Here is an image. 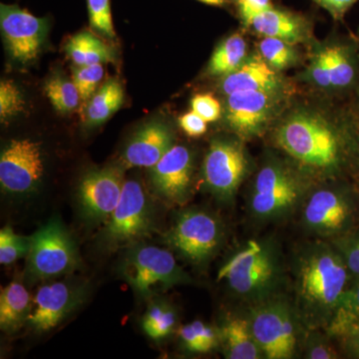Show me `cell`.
Here are the masks:
<instances>
[{
	"label": "cell",
	"mask_w": 359,
	"mask_h": 359,
	"mask_svg": "<svg viewBox=\"0 0 359 359\" xmlns=\"http://www.w3.org/2000/svg\"><path fill=\"white\" fill-rule=\"evenodd\" d=\"M349 273L342 255L330 245L313 244L302 250L295 264L294 290L297 311L306 325L327 327Z\"/></svg>",
	"instance_id": "6da1fadb"
},
{
	"label": "cell",
	"mask_w": 359,
	"mask_h": 359,
	"mask_svg": "<svg viewBox=\"0 0 359 359\" xmlns=\"http://www.w3.org/2000/svg\"><path fill=\"white\" fill-rule=\"evenodd\" d=\"M276 142L292 159L314 171L334 172L344 158L341 137L316 113L290 115L276 130Z\"/></svg>",
	"instance_id": "7a4b0ae2"
},
{
	"label": "cell",
	"mask_w": 359,
	"mask_h": 359,
	"mask_svg": "<svg viewBox=\"0 0 359 359\" xmlns=\"http://www.w3.org/2000/svg\"><path fill=\"white\" fill-rule=\"evenodd\" d=\"M282 278L280 252L269 241H250L222 266L218 273L219 280L254 304L276 295Z\"/></svg>",
	"instance_id": "3957f363"
},
{
	"label": "cell",
	"mask_w": 359,
	"mask_h": 359,
	"mask_svg": "<svg viewBox=\"0 0 359 359\" xmlns=\"http://www.w3.org/2000/svg\"><path fill=\"white\" fill-rule=\"evenodd\" d=\"M247 316L250 330L264 358H294L301 316L289 302L273 295L255 302Z\"/></svg>",
	"instance_id": "277c9868"
},
{
	"label": "cell",
	"mask_w": 359,
	"mask_h": 359,
	"mask_svg": "<svg viewBox=\"0 0 359 359\" xmlns=\"http://www.w3.org/2000/svg\"><path fill=\"white\" fill-rule=\"evenodd\" d=\"M122 276L141 297L192 282L171 252L146 245L130 248L123 263Z\"/></svg>",
	"instance_id": "5b68a950"
},
{
	"label": "cell",
	"mask_w": 359,
	"mask_h": 359,
	"mask_svg": "<svg viewBox=\"0 0 359 359\" xmlns=\"http://www.w3.org/2000/svg\"><path fill=\"white\" fill-rule=\"evenodd\" d=\"M304 184L278 163H269L259 170L250 197L252 216L262 221L285 218L301 203Z\"/></svg>",
	"instance_id": "8992f818"
},
{
	"label": "cell",
	"mask_w": 359,
	"mask_h": 359,
	"mask_svg": "<svg viewBox=\"0 0 359 359\" xmlns=\"http://www.w3.org/2000/svg\"><path fill=\"white\" fill-rule=\"evenodd\" d=\"M168 245L187 261L204 264L215 256L224 241V229L216 217L200 210L179 215L166 235Z\"/></svg>",
	"instance_id": "52a82bcc"
},
{
	"label": "cell",
	"mask_w": 359,
	"mask_h": 359,
	"mask_svg": "<svg viewBox=\"0 0 359 359\" xmlns=\"http://www.w3.org/2000/svg\"><path fill=\"white\" fill-rule=\"evenodd\" d=\"M28 271L36 280L70 273L77 266L74 241L57 219H51L30 237Z\"/></svg>",
	"instance_id": "ba28073f"
},
{
	"label": "cell",
	"mask_w": 359,
	"mask_h": 359,
	"mask_svg": "<svg viewBox=\"0 0 359 359\" xmlns=\"http://www.w3.org/2000/svg\"><path fill=\"white\" fill-rule=\"evenodd\" d=\"M153 228L152 207L143 187L133 180L125 182L121 199L104 229L106 242L113 247L133 244L150 235Z\"/></svg>",
	"instance_id": "9c48e42d"
},
{
	"label": "cell",
	"mask_w": 359,
	"mask_h": 359,
	"mask_svg": "<svg viewBox=\"0 0 359 359\" xmlns=\"http://www.w3.org/2000/svg\"><path fill=\"white\" fill-rule=\"evenodd\" d=\"M244 148L237 141L217 139L205 155L203 174L207 188L219 200L229 202L235 197L247 175Z\"/></svg>",
	"instance_id": "30bf717a"
},
{
	"label": "cell",
	"mask_w": 359,
	"mask_h": 359,
	"mask_svg": "<svg viewBox=\"0 0 359 359\" xmlns=\"http://www.w3.org/2000/svg\"><path fill=\"white\" fill-rule=\"evenodd\" d=\"M44 165L41 146L23 139L11 141L0 157V184L2 190L13 195H25L37 188Z\"/></svg>",
	"instance_id": "8fae6325"
},
{
	"label": "cell",
	"mask_w": 359,
	"mask_h": 359,
	"mask_svg": "<svg viewBox=\"0 0 359 359\" xmlns=\"http://www.w3.org/2000/svg\"><path fill=\"white\" fill-rule=\"evenodd\" d=\"M0 25L11 57L21 63L34 60L46 36L47 20L18 6H0Z\"/></svg>",
	"instance_id": "7c38bea8"
},
{
	"label": "cell",
	"mask_w": 359,
	"mask_h": 359,
	"mask_svg": "<svg viewBox=\"0 0 359 359\" xmlns=\"http://www.w3.org/2000/svg\"><path fill=\"white\" fill-rule=\"evenodd\" d=\"M353 204L337 189H320L304 203L302 221L309 231L332 237L348 228L353 219Z\"/></svg>",
	"instance_id": "4fadbf2b"
},
{
	"label": "cell",
	"mask_w": 359,
	"mask_h": 359,
	"mask_svg": "<svg viewBox=\"0 0 359 359\" xmlns=\"http://www.w3.org/2000/svg\"><path fill=\"white\" fill-rule=\"evenodd\" d=\"M124 183L117 168L93 170L85 175L78 187V201L85 218L92 222L109 219L121 199Z\"/></svg>",
	"instance_id": "5bb4252c"
},
{
	"label": "cell",
	"mask_w": 359,
	"mask_h": 359,
	"mask_svg": "<svg viewBox=\"0 0 359 359\" xmlns=\"http://www.w3.org/2000/svg\"><path fill=\"white\" fill-rule=\"evenodd\" d=\"M193 156L185 146H173L151 167V183L158 195L170 202L188 199L192 183Z\"/></svg>",
	"instance_id": "9a60e30c"
},
{
	"label": "cell",
	"mask_w": 359,
	"mask_h": 359,
	"mask_svg": "<svg viewBox=\"0 0 359 359\" xmlns=\"http://www.w3.org/2000/svg\"><path fill=\"white\" fill-rule=\"evenodd\" d=\"M273 109V92H235L226 98V122L240 136H256L264 129Z\"/></svg>",
	"instance_id": "2e32d148"
},
{
	"label": "cell",
	"mask_w": 359,
	"mask_h": 359,
	"mask_svg": "<svg viewBox=\"0 0 359 359\" xmlns=\"http://www.w3.org/2000/svg\"><path fill=\"white\" fill-rule=\"evenodd\" d=\"M80 299L79 292L68 283L42 285L35 297L27 323L35 332H48L76 308Z\"/></svg>",
	"instance_id": "e0dca14e"
},
{
	"label": "cell",
	"mask_w": 359,
	"mask_h": 359,
	"mask_svg": "<svg viewBox=\"0 0 359 359\" xmlns=\"http://www.w3.org/2000/svg\"><path fill=\"white\" fill-rule=\"evenodd\" d=\"M173 134L166 124L149 123L129 142L123 160L128 167H153L173 147Z\"/></svg>",
	"instance_id": "ac0fdd59"
},
{
	"label": "cell",
	"mask_w": 359,
	"mask_h": 359,
	"mask_svg": "<svg viewBox=\"0 0 359 359\" xmlns=\"http://www.w3.org/2000/svg\"><path fill=\"white\" fill-rule=\"evenodd\" d=\"M250 26L264 37H275L292 45L302 43L309 36V21L304 16L273 7L256 16Z\"/></svg>",
	"instance_id": "d6986e66"
},
{
	"label": "cell",
	"mask_w": 359,
	"mask_h": 359,
	"mask_svg": "<svg viewBox=\"0 0 359 359\" xmlns=\"http://www.w3.org/2000/svg\"><path fill=\"white\" fill-rule=\"evenodd\" d=\"M280 86V79L263 57H252L245 61L237 70L226 75L222 90L226 95L238 91L273 92Z\"/></svg>",
	"instance_id": "ffe728a7"
},
{
	"label": "cell",
	"mask_w": 359,
	"mask_h": 359,
	"mask_svg": "<svg viewBox=\"0 0 359 359\" xmlns=\"http://www.w3.org/2000/svg\"><path fill=\"white\" fill-rule=\"evenodd\" d=\"M218 330L219 344L224 358L229 359L264 358L257 346L248 316H229L222 321Z\"/></svg>",
	"instance_id": "44dd1931"
},
{
	"label": "cell",
	"mask_w": 359,
	"mask_h": 359,
	"mask_svg": "<svg viewBox=\"0 0 359 359\" xmlns=\"http://www.w3.org/2000/svg\"><path fill=\"white\" fill-rule=\"evenodd\" d=\"M32 299L20 283H11L0 292V327L7 332H14L27 321L32 313Z\"/></svg>",
	"instance_id": "7402d4cb"
},
{
	"label": "cell",
	"mask_w": 359,
	"mask_h": 359,
	"mask_svg": "<svg viewBox=\"0 0 359 359\" xmlns=\"http://www.w3.org/2000/svg\"><path fill=\"white\" fill-rule=\"evenodd\" d=\"M66 51L77 66L102 65L114 60L112 49L87 32L73 36L66 46Z\"/></svg>",
	"instance_id": "603a6c76"
},
{
	"label": "cell",
	"mask_w": 359,
	"mask_h": 359,
	"mask_svg": "<svg viewBox=\"0 0 359 359\" xmlns=\"http://www.w3.org/2000/svg\"><path fill=\"white\" fill-rule=\"evenodd\" d=\"M124 102V90L116 80H109L94 94L86 108V123L98 126L107 121Z\"/></svg>",
	"instance_id": "cb8c5ba5"
},
{
	"label": "cell",
	"mask_w": 359,
	"mask_h": 359,
	"mask_svg": "<svg viewBox=\"0 0 359 359\" xmlns=\"http://www.w3.org/2000/svg\"><path fill=\"white\" fill-rule=\"evenodd\" d=\"M247 42L241 35L233 34L224 40L212 53L208 72L212 76H226L245 62Z\"/></svg>",
	"instance_id": "d4e9b609"
},
{
	"label": "cell",
	"mask_w": 359,
	"mask_h": 359,
	"mask_svg": "<svg viewBox=\"0 0 359 359\" xmlns=\"http://www.w3.org/2000/svg\"><path fill=\"white\" fill-rule=\"evenodd\" d=\"M325 49L330 66L332 87L344 89L351 86L358 75L356 59L353 49L342 44L332 45Z\"/></svg>",
	"instance_id": "484cf974"
},
{
	"label": "cell",
	"mask_w": 359,
	"mask_h": 359,
	"mask_svg": "<svg viewBox=\"0 0 359 359\" xmlns=\"http://www.w3.org/2000/svg\"><path fill=\"white\" fill-rule=\"evenodd\" d=\"M359 320V283L347 287L337 302L332 320L327 327L332 337H342L355 321Z\"/></svg>",
	"instance_id": "4316f807"
},
{
	"label": "cell",
	"mask_w": 359,
	"mask_h": 359,
	"mask_svg": "<svg viewBox=\"0 0 359 359\" xmlns=\"http://www.w3.org/2000/svg\"><path fill=\"white\" fill-rule=\"evenodd\" d=\"M177 325V313L165 302H155L149 306L142 318V327L149 337L160 340L174 332Z\"/></svg>",
	"instance_id": "83f0119b"
},
{
	"label": "cell",
	"mask_w": 359,
	"mask_h": 359,
	"mask_svg": "<svg viewBox=\"0 0 359 359\" xmlns=\"http://www.w3.org/2000/svg\"><path fill=\"white\" fill-rule=\"evenodd\" d=\"M44 92L58 112H71L79 104L80 95L76 85L65 78L52 77L45 84Z\"/></svg>",
	"instance_id": "f1b7e54d"
},
{
	"label": "cell",
	"mask_w": 359,
	"mask_h": 359,
	"mask_svg": "<svg viewBox=\"0 0 359 359\" xmlns=\"http://www.w3.org/2000/svg\"><path fill=\"white\" fill-rule=\"evenodd\" d=\"M262 57L275 70L290 67L297 61V52L292 44L275 37H264L259 43Z\"/></svg>",
	"instance_id": "f546056e"
},
{
	"label": "cell",
	"mask_w": 359,
	"mask_h": 359,
	"mask_svg": "<svg viewBox=\"0 0 359 359\" xmlns=\"http://www.w3.org/2000/svg\"><path fill=\"white\" fill-rule=\"evenodd\" d=\"M30 249V238L21 237L14 233L13 229L0 231V263L11 264L27 256Z\"/></svg>",
	"instance_id": "4dcf8cb0"
},
{
	"label": "cell",
	"mask_w": 359,
	"mask_h": 359,
	"mask_svg": "<svg viewBox=\"0 0 359 359\" xmlns=\"http://www.w3.org/2000/svg\"><path fill=\"white\" fill-rule=\"evenodd\" d=\"M104 75L102 65L79 66L73 69L72 81L79 92L80 101L87 102L90 97L95 93L97 86Z\"/></svg>",
	"instance_id": "1f68e13d"
},
{
	"label": "cell",
	"mask_w": 359,
	"mask_h": 359,
	"mask_svg": "<svg viewBox=\"0 0 359 359\" xmlns=\"http://www.w3.org/2000/svg\"><path fill=\"white\" fill-rule=\"evenodd\" d=\"M90 25L98 32L114 39L115 30L111 13L110 0H87Z\"/></svg>",
	"instance_id": "d6a6232c"
},
{
	"label": "cell",
	"mask_w": 359,
	"mask_h": 359,
	"mask_svg": "<svg viewBox=\"0 0 359 359\" xmlns=\"http://www.w3.org/2000/svg\"><path fill=\"white\" fill-rule=\"evenodd\" d=\"M25 107V101L20 89L11 81H1L0 84V118L6 121L18 115Z\"/></svg>",
	"instance_id": "836d02e7"
},
{
	"label": "cell",
	"mask_w": 359,
	"mask_h": 359,
	"mask_svg": "<svg viewBox=\"0 0 359 359\" xmlns=\"http://www.w3.org/2000/svg\"><path fill=\"white\" fill-rule=\"evenodd\" d=\"M192 110L201 116L205 122H215L221 116V105L214 96L210 94H198L191 102Z\"/></svg>",
	"instance_id": "e575fe53"
},
{
	"label": "cell",
	"mask_w": 359,
	"mask_h": 359,
	"mask_svg": "<svg viewBox=\"0 0 359 359\" xmlns=\"http://www.w3.org/2000/svg\"><path fill=\"white\" fill-rule=\"evenodd\" d=\"M311 80L321 87V88H330L332 87L330 80V66H328L327 53L325 49H323L313 58L309 71Z\"/></svg>",
	"instance_id": "d590c367"
},
{
	"label": "cell",
	"mask_w": 359,
	"mask_h": 359,
	"mask_svg": "<svg viewBox=\"0 0 359 359\" xmlns=\"http://www.w3.org/2000/svg\"><path fill=\"white\" fill-rule=\"evenodd\" d=\"M271 7V0H238L241 18L249 26L256 16Z\"/></svg>",
	"instance_id": "8d00e7d4"
},
{
	"label": "cell",
	"mask_w": 359,
	"mask_h": 359,
	"mask_svg": "<svg viewBox=\"0 0 359 359\" xmlns=\"http://www.w3.org/2000/svg\"><path fill=\"white\" fill-rule=\"evenodd\" d=\"M198 337H199L202 353H209L219 344L218 330H215L207 323L201 320H195L192 323Z\"/></svg>",
	"instance_id": "74e56055"
},
{
	"label": "cell",
	"mask_w": 359,
	"mask_h": 359,
	"mask_svg": "<svg viewBox=\"0 0 359 359\" xmlns=\"http://www.w3.org/2000/svg\"><path fill=\"white\" fill-rule=\"evenodd\" d=\"M180 125L184 132L191 137L202 136L207 132V122L193 110L180 118Z\"/></svg>",
	"instance_id": "f35d334b"
},
{
	"label": "cell",
	"mask_w": 359,
	"mask_h": 359,
	"mask_svg": "<svg viewBox=\"0 0 359 359\" xmlns=\"http://www.w3.org/2000/svg\"><path fill=\"white\" fill-rule=\"evenodd\" d=\"M318 6L325 8L335 20H342L347 11L358 4L359 0H313Z\"/></svg>",
	"instance_id": "ab89813d"
},
{
	"label": "cell",
	"mask_w": 359,
	"mask_h": 359,
	"mask_svg": "<svg viewBox=\"0 0 359 359\" xmlns=\"http://www.w3.org/2000/svg\"><path fill=\"white\" fill-rule=\"evenodd\" d=\"M306 355L309 359H334L337 358V351L332 346L323 339H311L306 347Z\"/></svg>",
	"instance_id": "60d3db41"
},
{
	"label": "cell",
	"mask_w": 359,
	"mask_h": 359,
	"mask_svg": "<svg viewBox=\"0 0 359 359\" xmlns=\"http://www.w3.org/2000/svg\"><path fill=\"white\" fill-rule=\"evenodd\" d=\"M180 339L184 346L191 353H202V346H201L199 337L194 328L192 323L184 325L179 330Z\"/></svg>",
	"instance_id": "b9f144b4"
},
{
	"label": "cell",
	"mask_w": 359,
	"mask_h": 359,
	"mask_svg": "<svg viewBox=\"0 0 359 359\" xmlns=\"http://www.w3.org/2000/svg\"><path fill=\"white\" fill-rule=\"evenodd\" d=\"M342 257L349 271L353 275L359 276V233L346 245Z\"/></svg>",
	"instance_id": "7bdbcfd3"
},
{
	"label": "cell",
	"mask_w": 359,
	"mask_h": 359,
	"mask_svg": "<svg viewBox=\"0 0 359 359\" xmlns=\"http://www.w3.org/2000/svg\"><path fill=\"white\" fill-rule=\"evenodd\" d=\"M341 337L346 339L347 348L359 358V320L355 321Z\"/></svg>",
	"instance_id": "ee69618b"
},
{
	"label": "cell",
	"mask_w": 359,
	"mask_h": 359,
	"mask_svg": "<svg viewBox=\"0 0 359 359\" xmlns=\"http://www.w3.org/2000/svg\"><path fill=\"white\" fill-rule=\"evenodd\" d=\"M203 4H209V6H222L226 0H198Z\"/></svg>",
	"instance_id": "f6af8a7d"
},
{
	"label": "cell",
	"mask_w": 359,
	"mask_h": 359,
	"mask_svg": "<svg viewBox=\"0 0 359 359\" xmlns=\"http://www.w3.org/2000/svg\"><path fill=\"white\" fill-rule=\"evenodd\" d=\"M355 40H356V42H358V47H359V28L358 30V33H356Z\"/></svg>",
	"instance_id": "bcb514c9"
},
{
	"label": "cell",
	"mask_w": 359,
	"mask_h": 359,
	"mask_svg": "<svg viewBox=\"0 0 359 359\" xmlns=\"http://www.w3.org/2000/svg\"></svg>",
	"instance_id": "7dc6e473"
}]
</instances>
